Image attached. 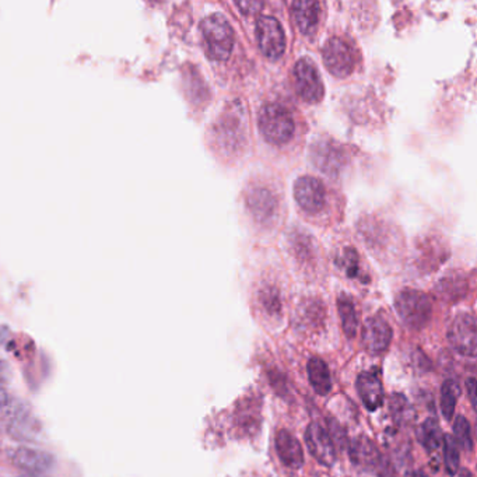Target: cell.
I'll use <instances>...</instances> for the list:
<instances>
[{
    "label": "cell",
    "instance_id": "obj_1",
    "mask_svg": "<svg viewBox=\"0 0 477 477\" xmlns=\"http://www.w3.org/2000/svg\"><path fill=\"white\" fill-rule=\"evenodd\" d=\"M200 28L209 56L216 60L227 59L234 45V31L229 20L214 13L202 21Z\"/></svg>",
    "mask_w": 477,
    "mask_h": 477
},
{
    "label": "cell",
    "instance_id": "obj_2",
    "mask_svg": "<svg viewBox=\"0 0 477 477\" xmlns=\"http://www.w3.org/2000/svg\"><path fill=\"white\" fill-rule=\"evenodd\" d=\"M259 129L272 144H285L295 131L294 118L282 104H266L259 114Z\"/></svg>",
    "mask_w": 477,
    "mask_h": 477
},
{
    "label": "cell",
    "instance_id": "obj_3",
    "mask_svg": "<svg viewBox=\"0 0 477 477\" xmlns=\"http://www.w3.org/2000/svg\"><path fill=\"white\" fill-rule=\"evenodd\" d=\"M396 311L409 328L422 329L431 319L432 305L427 294L417 290H405L396 298Z\"/></svg>",
    "mask_w": 477,
    "mask_h": 477
},
{
    "label": "cell",
    "instance_id": "obj_4",
    "mask_svg": "<svg viewBox=\"0 0 477 477\" xmlns=\"http://www.w3.org/2000/svg\"><path fill=\"white\" fill-rule=\"evenodd\" d=\"M294 86L297 94L307 102H318L324 97V83L317 65L308 59H300L294 66Z\"/></svg>",
    "mask_w": 477,
    "mask_h": 477
},
{
    "label": "cell",
    "instance_id": "obj_5",
    "mask_svg": "<svg viewBox=\"0 0 477 477\" xmlns=\"http://www.w3.org/2000/svg\"><path fill=\"white\" fill-rule=\"evenodd\" d=\"M256 38L262 52L269 59H278L285 53L286 34L278 18L262 16L256 23Z\"/></svg>",
    "mask_w": 477,
    "mask_h": 477
},
{
    "label": "cell",
    "instance_id": "obj_6",
    "mask_svg": "<svg viewBox=\"0 0 477 477\" xmlns=\"http://www.w3.org/2000/svg\"><path fill=\"white\" fill-rule=\"evenodd\" d=\"M448 340L452 349L466 357H475L477 350L476 319L471 314L458 315L448 331Z\"/></svg>",
    "mask_w": 477,
    "mask_h": 477
},
{
    "label": "cell",
    "instance_id": "obj_7",
    "mask_svg": "<svg viewBox=\"0 0 477 477\" xmlns=\"http://www.w3.org/2000/svg\"><path fill=\"white\" fill-rule=\"evenodd\" d=\"M322 55L328 70L334 76L346 77L353 72L356 65L354 49L343 38L334 37L328 40L322 49Z\"/></svg>",
    "mask_w": 477,
    "mask_h": 477
},
{
    "label": "cell",
    "instance_id": "obj_8",
    "mask_svg": "<svg viewBox=\"0 0 477 477\" xmlns=\"http://www.w3.org/2000/svg\"><path fill=\"white\" fill-rule=\"evenodd\" d=\"M246 206L253 219L261 224H272L279 213V200L276 193L263 185H255L248 190Z\"/></svg>",
    "mask_w": 477,
    "mask_h": 477
},
{
    "label": "cell",
    "instance_id": "obj_9",
    "mask_svg": "<svg viewBox=\"0 0 477 477\" xmlns=\"http://www.w3.org/2000/svg\"><path fill=\"white\" fill-rule=\"evenodd\" d=\"M294 196L304 212L315 214L325 207L328 193L319 180L304 175L298 178L294 185Z\"/></svg>",
    "mask_w": 477,
    "mask_h": 477
},
{
    "label": "cell",
    "instance_id": "obj_10",
    "mask_svg": "<svg viewBox=\"0 0 477 477\" xmlns=\"http://www.w3.org/2000/svg\"><path fill=\"white\" fill-rule=\"evenodd\" d=\"M311 157L318 170L331 177L337 175L346 163L343 147L331 139H322L314 144Z\"/></svg>",
    "mask_w": 477,
    "mask_h": 477
},
{
    "label": "cell",
    "instance_id": "obj_11",
    "mask_svg": "<svg viewBox=\"0 0 477 477\" xmlns=\"http://www.w3.org/2000/svg\"><path fill=\"white\" fill-rule=\"evenodd\" d=\"M305 442L311 455L324 466H334L336 449L329 432L318 423H311L305 431Z\"/></svg>",
    "mask_w": 477,
    "mask_h": 477
},
{
    "label": "cell",
    "instance_id": "obj_12",
    "mask_svg": "<svg viewBox=\"0 0 477 477\" xmlns=\"http://www.w3.org/2000/svg\"><path fill=\"white\" fill-rule=\"evenodd\" d=\"M392 341V328L382 317L367 319L363 329V344L370 354H382Z\"/></svg>",
    "mask_w": 477,
    "mask_h": 477
},
{
    "label": "cell",
    "instance_id": "obj_13",
    "mask_svg": "<svg viewBox=\"0 0 477 477\" xmlns=\"http://www.w3.org/2000/svg\"><path fill=\"white\" fill-rule=\"evenodd\" d=\"M11 459L14 462V465L31 475H38V473H44L49 471L53 464L55 459L53 456L40 451V449H33V448H26V446H20L17 448L13 455Z\"/></svg>",
    "mask_w": 477,
    "mask_h": 477
},
{
    "label": "cell",
    "instance_id": "obj_14",
    "mask_svg": "<svg viewBox=\"0 0 477 477\" xmlns=\"http://www.w3.org/2000/svg\"><path fill=\"white\" fill-rule=\"evenodd\" d=\"M276 451L283 462V465L290 469H300L304 465V452L297 441V438L287 429H280L276 434Z\"/></svg>",
    "mask_w": 477,
    "mask_h": 477
},
{
    "label": "cell",
    "instance_id": "obj_15",
    "mask_svg": "<svg viewBox=\"0 0 477 477\" xmlns=\"http://www.w3.org/2000/svg\"><path fill=\"white\" fill-rule=\"evenodd\" d=\"M292 17L298 30L311 35L317 31L321 20V4L314 0L294 1L292 3Z\"/></svg>",
    "mask_w": 477,
    "mask_h": 477
},
{
    "label": "cell",
    "instance_id": "obj_16",
    "mask_svg": "<svg viewBox=\"0 0 477 477\" xmlns=\"http://www.w3.org/2000/svg\"><path fill=\"white\" fill-rule=\"evenodd\" d=\"M350 458L351 462L363 471H373L380 464V452L367 437H358L351 442Z\"/></svg>",
    "mask_w": 477,
    "mask_h": 477
},
{
    "label": "cell",
    "instance_id": "obj_17",
    "mask_svg": "<svg viewBox=\"0 0 477 477\" xmlns=\"http://www.w3.org/2000/svg\"><path fill=\"white\" fill-rule=\"evenodd\" d=\"M357 392L370 412H375L383 403V388L380 378L373 373H363L357 378Z\"/></svg>",
    "mask_w": 477,
    "mask_h": 477
},
{
    "label": "cell",
    "instance_id": "obj_18",
    "mask_svg": "<svg viewBox=\"0 0 477 477\" xmlns=\"http://www.w3.org/2000/svg\"><path fill=\"white\" fill-rule=\"evenodd\" d=\"M336 266L350 279H360L364 282L367 279L363 270V262L358 252L351 246H343L334 261Z\"/></svg>",
    "mask_w": 477,
    "mask_h": 477
},
{
    "label": "cell",
    "instance_id": "obj_19",
    "mask_svg": "<svg viewBox=\"0 0 477 477\" xmlns=\"http://www.w3.org/2000/svg\"><path fill=\"white\" fill-rule=\"evenodd\" d=\"M307 371H308L309 382L318 395L325 396L331 392L332 378H331L329 368L324 360L317 358V357L311 358L307 364Z\"/></svg>",
    "mask_w": 477,
    "mask_h": 477
},
{
    "label": "cell",
    "instance_id": "obj_20",
    "mask_svg": "<svg viewBox=\"0 0 477 477\" xmlns=\"http://www.w3.org/2000/svg\"><path fill=\"white\" fill-rule=\"evenodd\" d=\"M337 311L341 321L343 332L347 337H354L358 328V317L353 300L347 295H340L337 300Z\"/></svg>",
    "mask_w": 477,
    "mask_h": 477
},
{
    "label": "cell",
    "instance_id": "obj_21",
    "mask_svg": "<svg viewBox=\"0 0 477 477\" xmlns=\"http://www.w3.org/2000/svg\"><path fill=\"white\" fill-rule=\"evenodd\" d=\"M461 396V386L454 380H446L441 386V412L445 420H452L458 398Z\"/></svg>",
    "mask_w": 477,
    "mask_h": 477
},
{
    "label": "cell",
    "instance_id": "obj_22",
    "mask_svg": "<svg viewBox=\"0 0 477 477\" xmlns=\"http://www.w3.org/2000/svg\"><path fill=\"white\" fill-rule=\"evenodd\" d=\"M417 438L420 441V444L429 451V452H434L437 451L441 444H442V431L439 424L437 423V420L434 419H427L417 431Z\"/></svg>",
    "mask_w": 477,
    "mask_h": 477
},
{
    "label": "cell",
    "instance_id": "obj_23",
    "mask_svg": "<svg viewBox=\"0 0 477 477\" xmlns=\"http://www.w3.org/2000/svg\"><path fill=\"white\" fill-rule=\"evenodd\" d=\"M444 442V459H445V469L449 475L455 476L458 469H459V451L456 441L454 439L452 435H444L442 438Z\"/></svg>",
    "mask_w": 477,
    "mask_h": 477
},
{
    "label": "cell",
    "instance_id": "obj_24",
    "mask_svg": "<svg viewBox=\"0 0 477 477\" xmlns=\"http://www.w3.org/2000/svg\"><path fill=\"white\" fill-rule=\"evenodd\" d=\"M454 435L456 444H459L466 452L473 451V437L469 422L464 416H458L454 423Z\"/></svg>",
    "mask_w": 477,
    "mask_h": 477
},
{
    "label": "cell",
    "instance_id": "obj_25",
    "mask_svg": "<svg viewBox=\"0 0 477 477\" xmlns=\"http://www.w3.org/2000/svg\"><path fill=\"white\" fill-rule=\"evenodd\" d=\"M291 248L297 259L301 262H309V259L314 258L315 248L312 245V238L308 234H294L291 239Z\"/></svg>",
    "mask_w": 477,
    "mask_h": 477
},
{
    "label": "cell",
    "instance_id": "obj_26",
    "mask_svg": "<svg viewBox=\"0 0 477 477\" xmlns=\"http://www.w3.org/2000/svg\"><path fill=\"white\" fill-rule=\"evenodd\" d=\"M263 308L266 312L270 315H278L282 311V300L279 290L276 287L266 286L261 290V297H259Z\"/></svg>",
    "mask_w": 477,
    "mask_h": 477
},
{
    "label": "cell",
    "instance_id": "obj_27",
    "mask_svg": "<svg viewBox=\"0 0 477 477\" xmlns=\"http://www.w3.org/2000/svg\"><path fill=\"white\" fill-rule=\"evenodd\" d=\"M390 407H392V413L395 415V417H396V420H398L399 423L406 422V419L410 417L409 403H407V400H406L403 396H398V395H395V396L392 398Z\"/></svg>",
    "mask_w": 477,
    "mask_h": 477
},
{
    "label": "cell",
    "instance_id": "obj_28",
    "mask_svg": "<svg viewBox=\"0 0 477 477\" xmlns=\"http://www.w3.org/2000/svg\"><path fill=\"white\" fill-rule=\"evenodd\" d=\"M237 6H238L241 13L255 14L263 7V3L262 1H238Z\"/></svg>",
    "mask_w": 477,
    "mask_h": 477
},
{
    "label": "cell",
    "instance_id": "obj_29",
    "mask_svg": "<svg viewBox=\"0 0 477 477\" xmlns=\"http://www.w3.org/2000/svg\"><path fill=\"white\" fill-rule=\"evenodd\" d=\"M476 380L473 377H471L466 381V390H468V395H469V399H471V403H472L473 409H476Z\"/></svg>",
    "mask_w": 477,
    "mask_h": 477
},
{
    "label": "cell",
    "instance_id": "obj_30",
    "mask_svg": "<svg viewBox=\"0 0 477 477\" xmlns=\"http://www.w3.org/2000/svg\"><path fill=\"white\" fill-rule=\"evenodd\" d=\"M10 378V371H9V367L6 366L4 361L0 360V383L1 382H7Z\"/></svg>",
    "mask_w": 477,
    "mask_h": 477
},
{
    "label": "cell",
    "instance_id": "obj_31",
    "mask_svg": "<svg viewBox=\"0 0 477 477\" xmlns=\"http://www.w3.org/2000/svg\"><path fill=\"white\" fill-rule=\"evenodd\" d=\"M7 403H9V395H7L6 389L0 385V409H3Z\"/></svg>",
    "mask_w": 477,
    "mask_h": 477
},
{
    "label": "cell",
    "instance_id": "obj_32",
    "mask_svg": "<svg viewBox=\"0 0 477 477\" xmlns=\"http://www.w3.org/2000/svg\"><path fill=\"white\" fill-rule=\"evenodd\" d=\"M458 477H475V475L469 469H462Z\"/></svg>",
    "mask_w": 477,
    "mask_h": 477
},
{
    "label": "cell",
    "instance_id": "obj_33",
    "mask_svg": "<svg viewBox=\"0 0 477 477\" xmlns=\"http://www.w3.org/2000/svg\"><path fill=\"white\" fill-rule=\"evenodd\" d=\"M412 477H429L423 472V471H416Z\"/></svg>",
    "mask_w": 477,
    "mask_h": 477
},
{
    "label": "cell",
    "instance_id": "obj_34",
    "mask_svg": "<svg viewBox=\"0 0 477 477\" xmlns=\"http://www.w3.org/2000/svg\"><path fill=\"white\" fill-rule=\"evenodd\" d=\"M33 477H35V476H34V475H33Z\"/></svg>",
    "mask_w": 477,
    "mask_h": 477
}]
</instances>
